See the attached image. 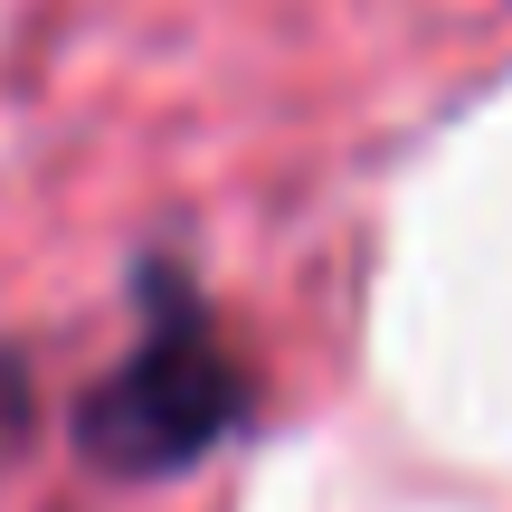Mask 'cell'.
Returning a JSON list of instances; mask_svg holds the SVG:
<instances>
[{
    "label": "cell",
    "instance_id": "cell-1",
    "mask_svg": "<svg viewBox=\"0 0 512 512\" xmlns=\"http://www.w3.org/2000/svg\"><path fill=\"white\" fill-rule=\"evenodd\" d=\"M238 418H247L238 351L219 342L209 304L181 275H152V313H143V332H133V351L76 399V446H86V465H105V475H124V484L190 475Z\"/></svg>",
    "mask_w": 512,
    "mask_h": 512
}]
</instances>
